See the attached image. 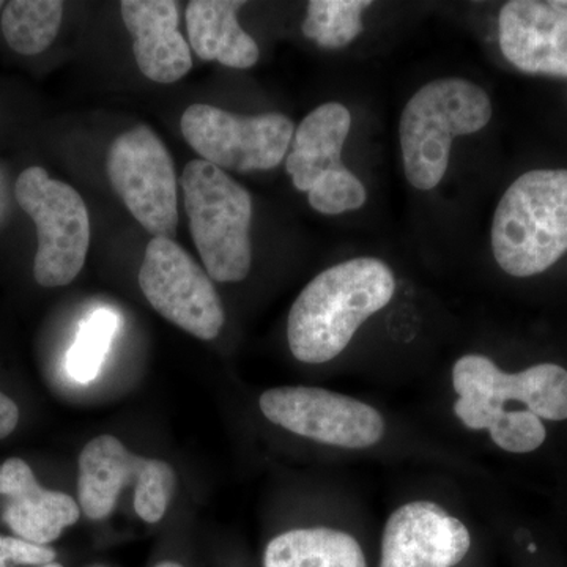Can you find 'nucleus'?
<instances>
[{"label": "nucleus", "mask_w": 567, "mask_h": 567, "mask_svg": "<svg viewBox=\"0 0 567 567\" xmlns=\"http://www.w3.org/2000/svg\"><path fill=\"white\" fill-rule=\"evenodd\" d=\"M499 48L517 70L567 78V13L551 2L513 0L499 11Z\"/></svg>", "instance_id": "obj_13"}, {"label": "nucleus", "mask_w": 567, "mask_h": 567, "mask_svg": "<svg viewBox=\"0 0 567 567\" xmlns=\"http://www.w3.org/2000/svg\"><path fill=\"white\" fill-rule=\"evenodd\" d=\"M137 279L153 309L186 333L212 341L221 331L224 309L210 276L171 238H152Z\"/></svg>", "instance_id": "obj_9"}, {"label": "nucleus", "mask_w": 567, "mask_h": 567, "mask_svg": "<svg viewBox=\"0 0 567 567\" xmlns=\"http://www.w3.org/2000/svg\"><path fill=\"white\" fill-rule=\"evenodd\" d=\"M264 567H368L352 535L333 528L290 529L270 540Z\"/></svg>", "instance_id": "obj_18"}, {"label": "nucleus", "mask_w": 567, "mask_h": 567, "mask_svg": "<svg viewBox=\"0 0 567 567\" xmlns=\"http://www.w3.org/2000/svg\"><path fill=\"white\" fill-rule=\"evenodd\" d=\"M35 567H63L62 565H59V563H48V565H41V566H35Z\"/></svg>", "instance_id": "obj_27"}, {"label": "nucleus", "mask_w": 567, "mask_h": 567, "mask_svg": "<svg viewBox=\"0 0 567 567\" xmlns=\"http://www.w3.org/2000/svg\"><path fill=\"white\" fill-rule=\"evenodd\" d=\"M121 10L134 40V58L145 78L158 84H173L189 73L192 52L178 31L177 2L125 0Z\"/></svg>", "instance_id": "obj_15"}, {"label": "nucleus", "mask_w": 567, "mask_h": 567, "mask_svg": "<svg viewBox=\"0 0 567 567\" xmlns=\"http://www.w3.org/2000/svg\"><path fill=\"white\" fill-rule=\"evenodd\" d=\"M117 328L118 317L111 309H95L85 317L66 353V371L74 382L84 385L99 377Z\"/></svg>", "instance_id": "obj_21"}, {"label": "nucleus", "mask_w": 567, "mask_h": 567, "mask_svg": "<svg viewBox=\"0 0 567 567\" xmlns=\"http://www.w3.org/2000/svg\"><path fill=\"white\" fill-rule=\"evenodd\" d=\"M55 559L54 548L39 546L20 537L0 536V567L41 566Z\"/></svg>", "instance_id": "obj_23"}, {"label": "nucleus", "mask_w": 567, "mask_h": 567, "mask_svg": "<svg viewBox=\"0 0 567 567\" xmlns=\"http://www.w3.org/2000/svg\"><path fill=\"white\" fill-rule=\"evenodd\" d=\"M0 495L7 496L3 520L11 532L39 546H48L80 520V505L70 495L41 487L21 458L0 465Z\"/></svg>", "instance_id": "obj_14"}, {"label": "nucleus", "mask_w": 567, "mask_h": 567, "mask_svg": "<svg viewBox=\"0 0 567 567\" xmlns=\"http://www.w3.org/2000/svg\"><path fill=\"white\" fill-rule=\"evenodd\" d=\"M156 567H182V566L178 565V563L164 561V563H162V565H158Z\"/></svg>", "instance_id": "obj_26"}, {"label": "nucleus", "mask_w": 567, "mask_h": 567, "mask_svg": "<svg viewBox=\"0 0 567 567\" xmlns=\"http://www.w3.org/2000/svg\"><path fill=\"white\" fill-rule=\"evenodd\" d=\"M551 3H554V6L557 7V9L566 11L567 13V0H554V2Z\"/></svg>", "instance_id": "obj_25"}, {"label": "nucleus", "mask_w": 567, "mask_h": 567, "mask_svg": "<svg viewBox=\"0 0 567 567\" xmlns=\"http://www.w3.org/2000/svg\"><path fill=\"white\" fill-rule=\"evenodd\" d=\"M496 446L513 454H527L546 442L543 420L528 410H505L488 429Z\"/></svg>", "instance_id": "obj_22"}, {"label": "nucleus", "mask_w": 567, "mask_h": 567, "mask_svg": "<svg viewBox=\"0 0 567 567\" xmlns=\"http://www.w3.org/2000/svg\"><path fill=\"white\" fill-rule=\"evenodd\" d=\"M491 118V99L475 82L445 78L423 85L406 103L399 125L410 185L434 189L450 166L453 141L481 132Z\"/></svg>", "instance_id": "obj_3"}, {"label": "nucleus", "mask_w": 567, "mask_h": 567, "mask_svg": "<svg viewBox=\"0 0 567 567\" xmlns=\"http://www.w3.org/2000/svg\"><path fill=\"white\" fill-rule=\"evenodd\" d=\"M394 292L393 270L374 257L328 268L305 287L290 309V352L306 364L334 360L358 328L393 300Z\"/></svg>", "instance_id": "obj_1"}, {"label": "nucleus", "mask_w": 567, "mask_h": 567, "mask_svg": "<svg viewBox=\"0 0 567 567\" xmlns=\"http://www.w3.org/2000/svg\"><path fill=\"white\" fill-rule=\"evenodd\" d=\"M470 547L464 522L436 503H406L388 517L379 567H456Z\"/></svg>", "instance_id": "obj_11"}, {"label": "nucleus", "mask_w": 567, "mask_h": 567, "mask_svg": "<svg viewBox=\"0 0 567 567\" xmlns=\"http://www.w3.org/2000/svg\"><path fill=\"white\" fill-rule=\"evenodd\" d=\"M350 126L352 115L344 104L327 103L316 107L295 132L286 156L287 173L298 192L309 194V203L352 178L341 159Z\"/></svg>", "instance_id": "obj_12"}, {"label": "nucleus", "mask_w": 567, "mask_h": 567, "mask_svg": "<svg viewBox=\"0 0 567 567\" xmlns=\"http://www.w3.org/2000/svg\"><path fill=\"white\" fill-rule=\"evenodd\" d=\"M364 0H312L303 22V35L327 50H341L361 32V13L371 7Z\"/></svg>", "instance_id": "obj_20"}, {"label": "nucleus", "mask_w": 567, "mask_h": 567, "mask_svg": "<svg viewBox=\"0 0 567 567\" xmlns=\"http://www.w3.org/2000/svg\"><path fill=\"white\" fill-rule=\"evenodd\" d=\"M20 421V409L3 393H0V440L9 436Z\"/></svg>", "instance_id": "obj_24"}, {"label": "nucleus", "mask_w": 567, "mask_h": 567, "mask_svg": "<svg viewBox=\"0 0 567 567\" xmlns=\"http://www.w3.org/2000/svg\"><path fill=\"white\" fill-rule=\"evenodd\" d=\"M260 410L279 427L323 445L365 450L385 435L379 410L323 388H274L260 398Z\"/></svg>", "instance_id": "obj_10"}, {"label": "nucleus", "mask_w": 567, "mask_h": 567, "mask_svg": "<svg viewBox=\"0 0 567 567\" xmlns=\"http://www.w3.org/2000/svg\"><path fill=\"white\" fill-rule=\"evenodd\" d=\"M2 7H6V3L0 2V9H2Z\"/></svg>", "instance_id": "obj_28"}, {"label": "nucleus", "mask_w": 567, "mask_h": 567, "mask_svg": "<svg viewBox=\"0 0 567 567\" xmlns=\"http://www.w3.org/2000/svg\"><path fill=\"white\" fill-rule=\"evenodd\" d=\"M107 177L136 221L174 240L177 233V174L173 156L153 130L137 125L112 141Z\"/></svg>", "instance_id": "obj_8"}, {"label": "nucleus", "mask_w": 567, "mask_h": 567, "mask_svg": "<svg viewBox=\"0 0 567 567\" xmlns=\"http://www.w3.org/2000/svg\"><path fill=\"white\" fill-rule=\"evenodd\" d=\"M183 199L194 245L208 276L244 281L251 270V194L219 167L193 159L182 174Z\"/></svg>", "instance_id": "obj_4"}, {"label": "nucleus", "mask_w": 567, "mask_h": 567, "mask_svg": "<svg viewBox=\"0 0 567 567\" xmlns=\"http://www.w3.org/2000/svg\"><path fill=\"white\" fill-rule=\"evenodd\" d=\"M453 386L458 394L454 413L472 431H488L511 401L527 405L540 420H567V371L558 364L507 374L491 358L465 354L454 364Z\"/></svg>", "instance_id": "obj_5"}, {"label": "nucleus", "mask_w": 567, "mask_h": 567, "mask_svg": "<svg viewBox=\"0 0 567 567\" xmlns=\"http://www.w3.org/2000/svg\"><path fill=\"white\" fill-rule=\"evenodd\" d=\"M152 458L136 456L121 440L100 435L87 443L80 456V507L92 520L110 516L122 488L141 483Z\"/></svg>", "instance_id": "obj_16"}, {"label": "nucleus", "mask_w": 567, "mask_h": 567, "mask_svg": "<svg viewBox=\"0 0 567 567\" xmlns=\"http://www.w3.org/2000/svg\"><path fill=\"white\" fill-rule=\"evenodd\" d=\"M492 251L505 274H544L567 252V169L518 177L496 207Z\"/></svg>", "instance_id": "obj_2"}, {"label": "nucleus", "mask_w": 567, "mask_h": 567, "mask_svg": "<svg viewBox=\"0 0 567 567\" xmlns=\"http://www.w3.org/2000/svg\"><path fill=\"white\" fill-rule=\"evenodd\" d=\"M245 2L193 0L186 9L189 44L197 58L235 70L251 69L260 58L259 47L241 29L237 13Z\"/></svg>", "instance_id": "obj_17"}, {"label": "nucleus", "mask_w": 567, "mask_h": 567, "mask_svg": "<svg viewBox=\"0 0 567 567\" xmlns=\"http://www.w3.org/2000/svg\"><path fill=\"white\" fill-rule=\"evenodd\" d=\"M62 17L58 0H13L3 7V37L18 54H41L58 37Z\"/></svg>", "instance_id": "obj_19"}, {"label": "nucleus", "mask_w": 567, "mask_h": 567, "mask_svg": "<svg viewBox=\"0 0 567 567\" xmlns=\"http://www.w3.org/2000/svg\"><path fill=\"white\" fill-rule=\"evenodd\" d=\"M14 194L39 235L35 281L43 287L69 286L84 267L91 244L87 205L73 186L37 166L22 171Z\"/></svg>", "instance_id": "obj_6"}, {"label": "nucleus", "mask_w": 567, "mask_h": 567, "mask_svg": "<svg viewBox=\"0 0 567 567\" xmlns=\"http://www.w3.org/2000/svg\"><path fill=\"white\" fill-rule=\"evenodd\" d=\"M182 133L204 162L235 173L279 166L292 144L295 126L286 115H238L192 104L182 115Z\"/></svg>", "instance_id": "obj_7"}]
</instances>
